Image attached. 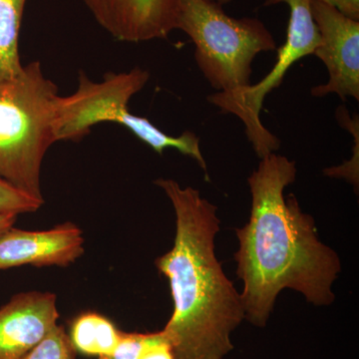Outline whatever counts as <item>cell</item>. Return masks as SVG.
Listing matches in <instances>:
<instances>
[{
  "instance_id": "6da1fadb",
  "label": "cell",
  "mask_w": 359,
  "mask_h": 359,
  "mask_svg": "<svg viewBox=\"0 0 359 359\" xmlns=\"http://www.w3.org/2000/svg\"><path fill=\"white\" fill-rule=\"evenodd\" d=\"M297 177L294 161L271 153L261 159L249 180V223L237 229V276L245 318L264 327L282 290L304 295L309 304L330 306L332 285L341 269L339 257L318 238L316 222L302 212L294 195L283 192Z\"/></svg>"
},
{
  "instance_id": "7a4b0ae2",
  "label": "cell",
  "mask_w": 359,
  "mask_h": 359,
  "mask_svg": "<svg viewBox=\"0 0 359 359\" xmlns=\"http://www.w3.org/2000/svg\"><path fill=\"white\" fill-rule=\"evenodd\" d=\"M176 212L173 248L155 264L169 280L174 311L163 328L176 359H223L231 335L245 318L242 297L215 254L219 231L217 207L191 187L171 179L155 182Z\"/></svg>"
},
{
  "instance_id": "3957f363",
  "label": "cell",
  "mask_w": 359,
  "mask_h": 359,
  "mask_svg": "<svg viewBox=\"0 0 359 359\" xmlns=\"http://www.w3.org/2000/svg\"><path fill=\"white\" fill-rule=\"evenodd\" d=\"M58 97V87L39 61L0 81V177L41 203L42 162L56 143Z\"/></svg>"
},
{
  "instance_id": "277c9868",
  "label": "cell",
  "mask_w": 359,
  "mask_h": 359,
  "mask_svg": "<svg viewBox=\"0 0 359 359\" xmlns=\"http://www.w3.org/2000/svg\"><path fill=\"white\" fill-rule=\"evenodd\" d=\"M150 79L147 70L136 67L120 73H106L102 81L93 82L79 73L74 93L58 97L56 104L55 138L58 141H80L100 123L110 122L128 129L139 140L162 155L168 148L192 157L207 172V164L195 133L184 132L171 136L161 131L148 118L130 112L128 104Z\"/></svg>"
},
{
  "instance_id": "5b68a950",
  "label": "cell",
  "mask_w": 359,
  "mask_h": 359,
  "mask_svg": "<svg viewBox=\"0 0 359 359\" xmlns=\"http://www.w3.org/2000/svg\"><path fill=\"white\" fill-rule=\"evenodd\" d=\"M176 29L195 44L198 67L212 88L237 91L250 85L252 62L276 49V40L257 18L237 20L212 0H177Z\"/></svg>"
},
{
  "instance_id": "8992f818",
  "label": "cell",
  "mask_w": 359,
  "mask_h": 359,
  "mask_svg": "<svg viewBox=\"0 0 359 359\" xmlns=\"http://www.w3.org/2000/svg\"><path fill=\"white\" fill-rule=\"evenodd\" d=\"M311 0H266L264 6L287 4L290 7L287 40L278 49V59L271 72L259 83L237 91L217 92L208 97L222 112L237 116L244 123L245 134L259 159L275 153L280 146L276 135L264 126L261 111L266 97L283 83L287 71L297 61L313 55L320 37L311 8Z\"/></svg>"
},
{
  "instance_id": "52a82bcc",
  "label": "cell",
  "mask_w": 359,
  "mask_h": 359,
  "mask_svg": "<svg viewBox=\"0 0 359 359\" xmlns=\"http://www.w3.org/2000/svg\"><path fill=\"white\" fill-rule=\"evenodd\" d=\"M311 14L318 33L320 45L316 56L328 71V81L311 89L313 97L337 94L342 101L348 97L359 100V20L339 9L311 0Z\"/></svg>"
},
{
  "instance_id": "ba28073f",
  "label": "cell",
  "mask_w": 359,
  "mask_h": 359,
  "mask_svg": "<svg viewBox=\"0 0 359 359\" xmlns=\"http://www.w3.org/2000/svg\"><path fill=\"white\" fill-rule=\"evenodd\" d=\"M97 22L124 42L165 39L176 29L177 0H83Z\"/></svg>"
},
{
  "instance_id": "9c48e42d",
  "label": "cell",
  "mask_w": 359,
  "mask_h": 359,
  "mask_svg": "<svg viewBox=\"0 0 359 359\" xmlns=\"http://www.w3.org/2000/svg\"><path fill=\"white\" fill-rule=\"evenodd\" d=\"M83 233L65 223L47 231L13 226L0 235V271L21 266H67L84 254Z\"/></svg>"
},
{
  "instance_id": "30bf717a",
  "label": "cell",
  "mask_w": 359,
  "mask_h": 359,
  "mask_svg": "<svg viewBox=\"0 0 359 359\" xmlns=\"http://www.w3.org/2000/svg\"><path fill=\"white\" fill-rule=\"evenodd\" d=\"M56 295L29 292L13 295L0 308V359H21L57 325Z\"/></svg>"
},
{
  "instance_id": "8fae6325",
  "label": "cell",
  "mask_w": 359,
  "mask_h": 359,
  "mask_svg": "<svg viewBox=\"0 0 359 359\" xmlns=\"http://www.w3.org/2000/svg\"><path fill=\"white\" fill-rule=\"evenodd\" d=\"M122 334L109 318L95 311H86L71 321L68 337L76 353L107 359Z\"/></svg>"
},
{
  "instance_id": "7c38bea8",
  "label": "cell",
  "mask_w": 359,
  "mask_h": 359,
  "mask_svg": "<svg viewBox=\"0 0 359 359\" xmlns=\"http://www.w3.org/2000/svg\"><path fill=\"white\" fill-rule=\"evenodd\" d=\"M27 0H0V81L18 76L22 70L20 34Z\"/></svg>"
},
{
  "instance_id": "4fadbf2b",
  "label": "cell",
  "mask_w": 359,
  "mask_h": 359,
  "mask_svg": "<svg viewBox=\"0 0 359 359\" xmlns=\"http://www.w3.org/2000/svg\"><path fill=\"white\" fill-rule=\"evenodd\" d=\"M337 121L342 128H346L353 134L354 138L353 156L351 161L344 163L340 167L327 168L325 169V176L332 177V178H344L351 182L356 188L358 189V159H359V125L358 116L353 115L351 117L348 114V110L344 106L339 107L337 111Z\"/></svg>"
},
{
  "instance_id": "5bb4252c",
  "label": "cell",
  "mask_w": 359,
  "mask_h": 359,
  "mask_svg": "<svg viewBox=\"0 0 359 359\" xmlns=\"http://www.w3.org/2000/svg\"><path fill=\"white\" fill-rule=\"evenodd\" d=\"M21 359H76L65 327L56 325L32 351Z\"/></svg>"
},
{
  "instance_id": "9a60e30c",
  "label": "cell",
  "mask_w": 359,
  "mask_h": 359,
  "mask_svg": "<svg viewBox=\"0 0 359 359\" xmlns=\"http://www.w3.org/2000/svg\"><path fill=\"white\" fill-rule=\"evenodd\" d=\"M43 203L21 192L0 177V214L36 212Z\"/></svg>"
},
{
  "instance_id": "2e32d148",
  "label": "cell",
  "mask_w": 359,
  "mask_h": 359,
  "mask_svg": "<svg viewBox=\"0 0 359 359\" xmlns=\"http://www.w3.org/2000/svg\"><path fill=\"white\" fill-rule=\"evenodd\" d=\"M139 359H176L173 347L163 330L144 335L143 347Z\"/></svg>"
},
{
  "instance_id": "e0dca14e",
  "label": "cell",
  "mask_w": 359,
  "mask_h": 359,
  "mask_svg": "<svg viewBox=\"0 0 359 359\" xmlns=\"http://www.w3.org/2000/svg\"><path fill=\"white\" fill-rule=\"evenodd\" d=\"M144 335L140 332H123L114 351L107 359H139L143 347Z\"/></svg>"
},
{
  "instance_id": "ac0fdd59",
  "label": "cell",
  "mask_w": 359,
  "mask_h": 359,
  "mask_svg": "<svg viewBox=\"0 0 359 359\" xmlns=\"http://www.w3.org/2000/svg\"><path fill=\"white\" fill-rule=\"evenodd\" d=\"M318 1L334 6L348 18L359 20V0H318Z\"/></svg>"
},
{
  "instance_id": "d6986e66",
  "label": "cell",
  "mask_w": 359,
  "mask_h": 359,
  "mask_svg": "<svg viewBox=\"0 0 359 359\" xmlns=\"http://www.w3.org/2000/svg\"><path fill=\"white\" fill-rule=\"evenodd\" d=\"M18 217V215L13 214V212L0 214V235L6 230H8L11 226H13V224L15 223Z\"/></svg>"
},
{
  "instance_id": "ffe728a7",
  "label": "cell",
  "mask_w": 359,
  "mask_h": 359,
  "mask_svg": "<svg viewBox=\"0 0 359 359\" xmlns=\"http://www.w3.org/2000/svg\"><path fill=\"white\" fill-rule=\"evenodd\" d=\"M212 1L218 2L219 4L223 6V4H229V2H231V0H212Z\"/></svg>"
}]
</instances>
